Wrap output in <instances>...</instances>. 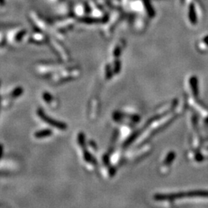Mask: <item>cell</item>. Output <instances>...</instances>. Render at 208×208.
<instances>
[{"label": "cell", "mask_w": 208, "mask_h": 208, "mask_svg": "<svg viewBox=\"0 0 208 208\" xmlns=\"http://www.w3.org/2000/svg\"><path fill=\"white\" fill-rule=\"evenodd\" d=\"M37 114H38L39 116L47 124L50 125V126H53V127L56 128V129H60V130H66L67 129V125L64 123H62V122L57 121V120H53L52 118H49V116H47L46 113L42 110V109H39L37 111Z\"/></svg>", "instance_id": "obj_1"}, {"label": "cell", "mask_w": 208, "mask_h": 208, "mask_svg": "<svg viewBox=\"0 0 208 208\" xmlns=\"http://www.w3.org/2000/svg\"><path fill=\"white\" fill-rule=\"evenodd\" d=\"M52 135V130L51 129H42V130L37 131L35 133V137L37 139L44 138V137H49Z\"/></svg>", "instance_id": "obj_2"}, {"label": "cell", "mask_w": 208, "mask_h": 208, "mask_svg": "<svg viewBox=\"0 0 208 208\" xmlns=\"http://www.w3.org/2000/svg\"><path fill=\"white\" fill-rule=\"evenodd\" d=\"M189 18L191 23L195 25L197 23V15H196L195 8H194V4H191L190 6V11H189Z\"/></svg>", "instance_id": "obj_3"}, {"label": "cell", "mask_w": 208, "mask_h": 208, "mask_svg": "<svg viewBox=\"0 0 208 208\" xmlns=\"http://www.w3.org/2000/svg\"><path fill=\"white\" fill-rule=\"evenodd\" d=\"M23 93V89L22 87H16L15 89L12 90V92H11L10 96L12 98H17L19 96H21Z\"/></svg>", "instance_id": "obj_4"}, {"label": "cell", "mask_w": 208, "mask_h": 208, "mask_svg": "<svg viewBox=\"0 0 208 208\" xmlns=\"http://www.w3.org/2000/svg\"><path fill=\"white\" fill-rule=\"evenodd\" d=\"M78 143L81 147L85 146V135L83 133H80L78 135Z\"/></svg>", "instance_id": "obj_5"}, {"label": "cell", "mask_w": 208, "mask_h": 208, "mask_svg": "<svg viewBox=\"0 0 208 208\" xmlns=\"http://www.w3.org/2000/svg\"><path fill=\"white\" fill-rule=\"evenodd\" d=\"M83 158H84V160H86V162H89V163H90L92 160V156H91L90 153L86 150H84V152H83Z\"/></svg>", "instance_id": "obj_6"}, {"label": "cell", "mask_w": 208, "mask_h": 208, "mask_svg": "<svg viewBox=\"0 0 208 208\" xmlns=\"http://www.w3.org/2000/svg\"><path fill=\"white\" fill-rule=\"evenodd\" d=\"M43 100L46 102V103H50V102H52V96H51L49 92H46L43 94Z\"/></svg>", "instance_id": "obj_7"}, {"label": "cell", "mask_w": 208, "mask_h": 208, "mask_svg": "<svg viewBox=\"0 0 208 208\" xmlns=\"http://www.w3.org/2000/svg\"><path fill=\"white\" fill-rule=\"evenodd\" d=\"M2 153H3V146L2 144H0V158L2 156Z\"/></svg>", "instance_id": "obj_8"}, {"label": "cell", "mask_w": 208, "mask_h": 208, "mask_svg": "<svg viewBox=\"0 0 208 208\" xmlns=\"http://www.w3.org/2000/svg\"><path fill=\"white\" fill-rule=\"evenodd\" d=\"M204 41H205V43H206V44H207V45H208V36H206V38H205V39H204Z\"/></svg>", "instance_id": "obj_9"}]
</instances>
